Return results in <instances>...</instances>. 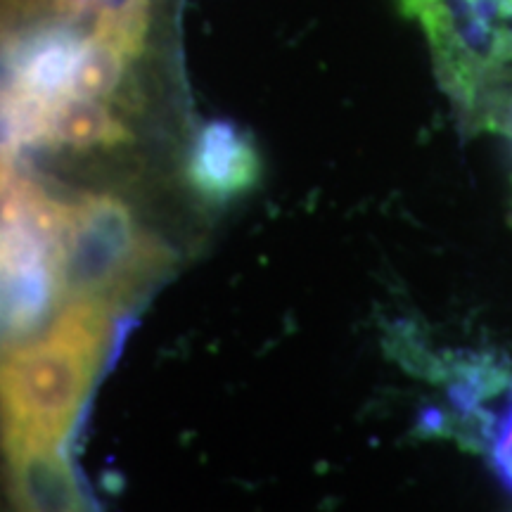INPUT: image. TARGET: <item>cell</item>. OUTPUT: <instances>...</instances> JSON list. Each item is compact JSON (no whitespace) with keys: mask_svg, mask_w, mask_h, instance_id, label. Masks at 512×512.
Here are the masks:
<instances>
[{"mask_svg":"<svg viewBox=\"0 0 512 512\" xmlns=\"http://www.w3.org/2000/svg\"><path fill=\"white\" fill-rule=\"evenodd\" d=\"M114 313L62 304L41 337L5 349V437L64 441L105 354Z\"/></svg>","mask_w":512,"mask_h":512,"instance_id":"cell-1","label":"cell"},{"mask_svg":"<svg viewBox=\"0 0 512 512\" xmlns=\"http://www.w3.org/2000/svg\"><path fill=\"white\" fill-rule=\"evenodd\" d=\"M467 124L512 133V0H399Z\"/></svg>","mask_w":512,"mask_h":512,"instance_id":"cell-2","label":"cell"},{"mask_svg":"<svg viewBox=\"0 0 512 512\" xmlns=\"http://www.w3.org/2000/svg\"><path fill=\"white\" fill-rule=\"evenodd\" d=\"M169 264V249L140 226L124 200L88 192L67 202L57 261L62 304L117 313L162 278Z\"/></svg>","mask_w":512,"mask_h":512,"instance_id":"cell-3","label":"cell"},{"mask_svg":"<svg viewBox=\"0 0 512 512\" xmlns=\"http://www.w3.org/2000/svg\"><path fill=\"white\" fill-rule=\"evenodd\" d=\"M62 223V202L43 188H19L3 200L5 349L41 337L60 309Z\"/></svg>","mask_w":512,"mask_h":512,"instance_id":"cell-4","label":"cell"},{"mask_svg":"<svg viewBox=\"0 0 512 512\" xmlns=\"http://www.w3.org/2000/svg\"><path fill=\"white\" fill-rule=\"evenodd\" d=\"M150 17L152 0H114L98 10L83 34L72 98L107 102L119 93L128 67L143 55Z\"/></svg>","mask_w":512,"mask_h":512,"instance_id":"cell-5","label":"cell"},{"mask_svg":"<svg viewBox=\"0 0 512 512\" xmlns=\"http://www.w3.org/2000/svg\"><path fill=\"white\" fill-rule=\"evenodd\" d=\"M8 491L15 512H86L62 441L5 437Z\"/></svg>","mask_w":512,"mask_h":512,"instance_id":"cell-6","label":"cell"},{"mask_svg":"<svg viewBox=\"0 0 512 512\" xmlns=\"http://www.w3.org/2000/svg\"><path fill=\"white\" fill-rule=\"evenodd\" d=\"M259 174V152L238 126L209 121L197 131L188 159V181L204 200H235L254 188Z\"/></svg>","mask_w":512,"mask_h":512,"instance_id":"cell-7","label":"cell"},{"mask_svg":"<svg viewBox=\"0 0 512 512\" xmlns=\"http://www.w3.org/2000/svg\"><path fill=\"white\" fill-rule=\"evenodd\" d=\"M131 131L107 102L88 98H64L53 105L41 124L38 145L93 150L126 143Z\"/></svg>","mask_w":512,"mask_h":512,"instance_id":"cell-8","label":"cell"},{"mask_svg":"<svg viewBox=\"0 0 512 512\" xmlns=\"http://www.w3.org/2000/svg\"><path fill=\"white\" fill-rule=\"evenodd\" d=\"M95 10L93 0H3L5 38L46 24H74Z\"/></svg>","mask_w":512,"mask_h":512,"instance_id":"cell-9","label":"cell"},{"mask_svg":"<svg viewBox=\"0 0 512 512\" xmlns=\"http://www.w3.org/2000/svg\"><path fill=\"white\" fill-rule=\"evenodd\" d=\"M486 451L496 477L512 494V392L503 413L486 430Z\"/></svg>","mask_w":512,"mask_h":512,"instance_id":"cell-10","label":"cell"},{"mask_svg":"<svg viewBox=\"0 0 512 512\" xmlns=\"http://www.w3.org/2000/svg\"><path fill=\"white\" fill-rule=\"evenodd\" d=\"M110 3H114V0H93L95 10H102V8H105V5H110Z\"/></svg>","mask_w":512,"mask_h":512,"instance_id":"cell-11","label":"cell"}]
</instances>
